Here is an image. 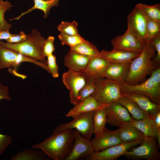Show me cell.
Instances as JSON below:
<instances>
[{
  "label": "cell",
  "mask_w": 160,
  "mask_h": 160,
  "mask_svg": "<svg viewBox=\"0 0 160 160\" xmlns=\"http://www.w3.org/2000/svg\"><path fill=\"white\" fill-rule=\"evenodd\" d=\"M74 139L72 129L59 132H53L44 141L33 145L32 147L41 149L53 160H64L72 149Z\"/></svg>",
  "instance_id": "6da1fadb"
},
{
  "label": "cell",
  "mask_w": 160,
  "mask_h": 160,
  "mask_svg": "<svg viewBox=\"0 0 160 160\" xmlns=\"http://www.w3.org/2000/svg\"><path fill=\"white\" fill-rule=\"evenodd\" d=\"M155 51L151 40L145 42L140 55L131 62L129 72L125 83L131 85L139 84L144 81L147 75L151 74L157 67L151 59Z\"/></svg>",
  "instance_id": "7a4b0ae2"
},
{
  "label": "cell",
  "mask_w": 160,
  "mask_h": 160,
  "mask_svg": "<svg viewBox=\"0 0 160 160\" xmlns=\"http://www.w3.org/2000/svg\"><path fill=\"white\" fill-rule=\"evenodd\" d=\"M46 39L36 29L32 30L24 41L18 43H10L0 41V46L15 51L47 64V60L42 54L43 47Z\"/></svg>",
  "instance_id": "3957f363"
},
{
  "label": "cell",
  "mask_w": 160,
  "mask_h": 160,
  "mask_svg": "<svg viewBox=\"0 0 160 160\" xmlns=\"http://www.w3.org/2000/svg\"><path fill=\"white\" fill-rule=\"evenodd\" d=\"M121 92H135L147 96L154 103L160 105V67L156 68L150 78L136 85L121 84Z\"/></svg>",
  "instance_id": "277c9868"
},
{
  "label": "cell",
  "mask_w": 160,
  "mask_h": 160,
  "mask_svg": "<svg viewBox=\"0 0 160 160\" xmlns=\"http://www.w3.org/2000/svg\"><path fill=\"white\" fill-rule=\"evenodd\" d=\"M95 89L92 95L100 103L108 106L122 97L121 84L105 78L95 79Z\"/></svg>",
  "instance_id": "5b68a950"
},
{
  "label": "cell",
  "mask_w": 160,
  "mask_h": 160,
  "mask_svg": "<svg viewBox=\"0 0 160 160\" xmlns=\"http://www.w3.org/2000/svg\"><path fill=\"white\" fill-rule=\"evenodd\" d=\"M140 146L132 147L123 155L128 159L159 160L160 145L156 140L152 137H145L142 139Z\"/></svg>",
  "instance_id": "8992f818"
},
{
  "label": "cell",
  "mask_w": 160,
  "mask_h": 160,
  "mask_svg": "<svg viewBox=\"0 0 160 160\" xmlns=\"http://www.w3.org/2000/svg\"><path fill=\"white\" fill-rule=\"evenodd\" d=\"M94 112L81 114L70 122L61 124L53 132H59L65 129L75 128L82 137L91 140L94 134L93 119Z\"/></svg>",
  "instance_id": "52a82bcc"
},
{
  "label": "cell",
  "mask_w": 160,
  "mask_h": 160,
  "mask_svg": "<svg viewBox=\"0 0 160 160\" xmlns=\"http://www.w3.org/2000/svg\"><path fill=\"white\" fill-rule=\"evenodd\" d=\"M24 62L32 63L49 72L47 64L44 62L0 46V68L15 66Z\"/></svg>",
  "instance_id": "ba28073f"
},
{
  "label": "cell",
  "mask_w": 160,
  "mask_h": 160,
  "mask_svg": "<svg viewBox=\"0 0 160 160\" xmlns=\"http://www.w3.org/2000/svg\"><path fill=\"white\" fill-rule=\"evenodd\" d=\"M142 139L122 143L99 151H94L86 157L88 160H115L130 148L139 145Z\"/></svg>",
  "instance_id": "9c48e42d"
},
{
  "label": "cell",
  "mask_w": 160,
  "mask_h": 160,
  "mask_svg": "<svg viewBox=\"0 0 160 160\" xmlns=\"http://www.w3.org/2000/svg\"><path fill=\"white\" fill-rule=\"evenodd\" d=\"M113 49L141 53L144 44L141 42L127 27L125 33L122 35L115 37L111 41Z\"/></svg>",
  "instance_id": "30bf717a"
},
{
  "label": "cell",
  "mask_w": 160,
  "mask_h": 160,
  "mask_svg": "<svg viewBox=\"0 0 160 160\" xmlns=\"http://www.w3.org/2000/svg\"><path fill=\"white\" fill-rule=\"evenodd\" d=\"M62 81L66 88L70 91V103L76 104L79 93L85 84L86 79L82 72L68 70L62 76Z\"/></svg>",
  "instance_id": "8fae6325"
},
{
  "label": "cell",
  "mask_w": 160,
  "mask_h": 160,
  "mask_svg": "<svg viewBox=\"0 0 160 160\" xmlns=\"http://www.w3.org/2000/svg\"><path fill=\"white\" fill-rule=\"evenodd\" d=\"M127 26L137 38L145 44L146 36L147 18L136 5L127 17Z\"/></svg>",
  "instance_id": "7c38bea8"
},
{
  "label": "cell",
  "mask_w": 160,
  "mask_h": 160,
  "mask_svg": "<svg viewBox=\"0 0 160 160\" xmlns=\"http://www.w3.org/2000/svg\"><path fill=\"white\" fill-rule=\"evenodd\" d=\"M74 135L72 149L64 160H79L86 157L94 151L89 140L82 137L76 130H73Z\"/></svg>",
  "instance_id": "4fadbf2b"
},
{
  "label": "cell",
  "mask_w": 160,
  "mask_h": 160,
  "mask_svg": "<svg viewBox=\"0 0 160 160\" xmlns=\"http://www.w3.org/2000/svg\"><path fill=\"white\" fill-rule=\"evenodd\" d=\"M94 151H99L122 143L119 128L113 131L105 127L102 133L90 140Z\"/></svg>",
  "instance_id": "5bb4252c"
},
{
  "label": "cell",
  "mask_w": 160,
  "mask_h": 160,
  "mask_svg": "<svg viewBox=\"0 0 160 160\" xmlns=\"http://www.w3.org/2000/svg\"><path fill=\"white\" fill-rule=\"evenodd\" d=\"M107 123L119 127L122 123L131 122L133 119L127 109L117 102L110 104L105 108Z\"/></svg>",
  "instance_id": "9a60e30c"
},
{
  "label": "cell",
  "mask_w": 160,
  "mask_h": 160,
  "mask_svg": "<svg viewBox=\"0 0 160 160\" xmlns=\"http://www.w3.org/2000/svg\"><path fill=\"white\" fill-rule=\"evenodd\" d=\"M110 63L100 55L90 58L86 68L83 73L86 79H95L105 78L106 70Z\"/></svg>",
  "instance_id": "2e32d148"
},
{
  "label": "cell",
  "mask_w": 160,
  "mask_h": 160,
  "mask_svg": "<svg viewBox=\"0 0 160 160\" xmlns=\"http://www.w3.org/2000/svg\"><path fill=\"white\" fill-rule=\"evenodd\" d=\"M122 95L135 102L152 119L160 111V105L153 102L146 96L135 92H121Z\"/></svg>",
  "instance_id": "e0dca14e"
},
{
  "label": "cell",
  "mask_w": 160,
  "mask_h": 160,
  "mask_svg": "<svg viewBox=\"0 0 160 160\" xmlns=\"http://www.w3.org/2000/svg\"><path fill=\"white\" fill-rule=\"evenodd\" d=\"M131 62L110 63L106 70L105 78L120 84L125 83L129 72Z\"/></svg>",
  "instance_id": "ac0fdd59"
},
{
  "label": "cell",
  "mask_w": 160,
  "mask_h": 160,
  "mask_svg": "<svg viewBox=\"0 0 160 160\" xmlns=\"http://www.w3.org/2000/svg\"><path fill=\"white\" fill-rule=\"evenodd\" d=\"M107 106L99 103L91 95L74 105V106L69 111L65 116L72 117L73 119L81 114L94 112L103 107Z\"/></svg>",
  "instance_id": "d6986e66"
},
{
  "label": "cell",
  "mask_w": 160,
  "mask_h": 160,
  "mask_svg": "<svg viewBox=\"0 0 160 160\" xmlns=\"http://www.w3.org/2000/svg\"><path fill=\"white\" fill-rule=\"evenodd\" d=\"M90 58L70 50L64 57V65L73 71L83 73L86 68Z\"/></svg>",
  "instance_id": "ffe728a7"
},
{
  "label": "cell",
  "mask_w": 160,
  "mask_h": 160,
  "mask_svg": "<svg viewBox=\"0 0 160 160\" xmlns=\"http://www.w3.org/2000/svg\"><path fill=\"white\" fill-rule=\"evenodd\" d=\"M128 123L141 131L145 137H152L160 145V129L156 125L153 119L148 118L140 120L133 119Z\"/></svg>",
  "instance_id": "44dd1931"
},
{
  "label": "cell",
  "mask_w": 160,
  "mask_h": 160,
  "mask_svg": "<svg viewBox=\"0 0 160 160\" xmlns=\"http://www.w3.org/2000/svg\"><path fill=\"white\" fill-rule=\"evenodd\" d=\"M140 53L125 51L113 49L110 51L103 50L100 55L110 63H126L131 62Z\"/></svg>",
  "instance_id": "7402d4cb"
},
{
  "label": "cell",
  "mask_w": 160,
  "mask_h": 160,
  "mask_svg": "<svg viewBox=\"0 0 160 160\" xmlns=\"http://www.w3.org/2000/svg\"><path fill=\"white\" fill-rule=\"evenodd\" d=\"M119 127V136L123 142L141 140L145 137L141 131L128 122L122 123Z\"/></svg>",
  "instance_id": "603a6c76"
},
{
  "label": "cell",
  "mask_w": 160,
  "mask_h": 160,
  "mask_svg": "<svg viewBox=\"0 0 160 160\" xmlns=\"http://www.w3.org/2000/svg\"><path fill=\"white\" fill-rule=\"evenodd\" d=\"M122 96L117 102L127 109L133 119L140 120L151 118L135 102L126 97Z\"/></svg>",
  "instance_id": "cb8c5ba5"
},
{
  "label": "cell",
  "mask_w": 160,
  "mask_h": 160,
  "mask_svg": "<svg viewBox=\"0 0 160 160\" xmlns=\"http://www.w3.org/2000/svg\"><path fill=\"white\" fill-rule=\"evenodd\" d=\"M34 5L25 12L22 13L18 17L10 20H18L24 15L31 12L33 10L39 9L42 11L44 13L43 17L46 18L49 13L51 8L59 5L60 0H33Z\"/></svg>",
  "instance_id": "d4e9b609"
},
{
  "label": "cell",
  "mask_w": 160,
  "mask_h": 160,
  "mask_svg": "<svg viewBox=\"0 0 160 160\" xmlns=\"http://www.w3.org/2000/svg\"><path fill=\"white\" fill-rule=\"evenodd\" d=\"M70 50L78 52L90 58L100 55V52L92 43L86 40L72 47Z\"/></svg>",
  "instance_id": "484cf974"
},
{
  "label": "cell",
  "mask_w": 160,
  "mask_h": 160,
  "mask_svg": "<svg viewBox=\"0 0 160 160\" xmlns=\"http://www.w3.org/2000/svg\"><path fill=\"white\" fill-rule=\"evenodd\" d=\"M106 107H103L94 112L93 116V133L95 136L100 134L107 123L105 112Z\"/></svg>",
  "instance_id": "4316f807"
},
{
  "label": "cell",
  "mask_w": 160,
  "mask_h": 160,
  "mask_svg": "<svg viewBox=\"0 0 160 160\" xmlns=\"http://www.w3.org/2000/svg\"><path fill=\"white\" fill-rule=\"evenodd\" d=\"M11 160H47L49 158L45 157L39 151L28 149L19 152L12 156Z\"/></svg>",
  "instance_id": "83f0119b"
},
{
  "label": "cell",
  "mask_w": 160,
  "mask_h": 160,
  "mask_svg": "<svg viewBox=\"0 0 160 160\" xmlns=\"http://www.w3.org/2000/svg\"><path fill=\"white\" fill-rule=\"evenodd\" d=\"M140 9L146 18L160 22V4L149 5L140 3L137 4Z\"/></svg>",
  "instance_id": "f1b7e54d"
},
{
  "label": "cell",
  "mask_w": 160,
  "mask_h": 160,
  "mask_svg": "<svg viewBox=\"0 0 160 160\" xmlns=\"http://www.w3.org/2000/svg\"><path fill=\"white\" fill-rule=\"evenodd\" d=\"M95 79L91 78H87L85 84L79 93L77 103L82 101L92 95L95 92Z\"/></svg>",
  "instance_id": "f546056e"
},
{
  "label": "cell",
  "mask_w": 160,
  "mask_h": 160,
  "mask_svg": "<svg viewBox=\"0 0 160 160\" xmlns=\"http://www.w3.org/2000/svg\"><path fill=\"white\" fill-rule=\"evenodd\" d=\"M12 5L7 1L0 0V31L3 30L9 31L12 26L5 19L4 14L5 12L10 9Z\"/></svg>",
  "instance_id": "4dcf8cb0"
},
{
  "label": "cell",
  "mask_w": 160,
  "mask_h": 160,
  "mask_svg": "<svg viewBox=\"0 0 160 160\" xmlns=\"http://www.w3.org/2000/svg\"><path fill=\"white\" fill-rule=\"evenodd\" d=\"M58 37L61 41L62 45L66 44L68 45L70 48L81 43L86 40L80 35L71 36L63 33H60Z\"/></svg>",
  "instance_id": "1f68e13d"
},
{
  "label": "cell",
  "mask_w": 160,
  "mask_h": 160,
  "mask_svg": "<svg viewBox=\"0 0 160 160\" xmlns=\"http://www.w3.org/2000/svg\"><path fill=\"white\" fill-rule=\"evenodd\" d=\"M78 23L74 20L72 22L62 21L57 26V29L60 33L71 36L79 35L77 27Z\"/></svg>",
  "instance_id": "d6a6232c"
},
{
  "label": "cell",
  "mask_w": 160,
  "mask_h": 160,
  "mask_svg": "<svg viewBox=\"0 0 160 160\" xmlns=\"http://www.w3.org/2000/svg\"><path fill=\"white\" fill-rule=\"evenodd\" d=\"M146 18V36L145 42L151 40L155 36L160 33V22L156 21Z\"/></svg>",
  "instance_id": "836d02e7"
},
{
  "label": "cell",
  "mask_w": 160,
  "mask_h": 160,
  "mask_svg": "<svg viewBox=\"0 0 160 160\" xmlns=\"http://www.w3.org/2000/svg\"><path fill=\"white\" fill-rule=\"evenodd\" d=\"M47 65L49 73H51L53 77L57 78L59 76L58 66L56 62V57L52 54L47 56Z\"/></svg>",
  "instance_id": "e575fe53"
},
{
  "label": "cell",
  "mask_w": 160,
  "mask_h": 160,
  "mask_svg": "<svg viewBox=\"0 0 160 160\" xmlns=\"http://www.w3.org/2000/svg\"><path fill=\"white\" fill-rule=\"evenodd\" d=\"M157 54L152 60L153 64L156 67L159 66L160 63V33L155 36L151 40Z\"/></svg>",
  "instance_id": "d590c367"
},
{
  "label": "cell",
  "mask_w": 160,
  "mask_h": 160,
  "mask_svg": "<svg viewBox=\"0 0 160 160\" xmlns=\"http://www.w3.org/2000/svg\"><path fill=\"white\" fill-rule=\"evenodd\" d=\"M55 38L52 36H49L46 40L44 44L42 54L44 57H47L49 55L52 54L54 51L55 48L54 45Z\"/></svg>",
  "instance_id": "8d00e7d4"
},
{
  "label": "cell",
  "mask_w": 160,
  "mask_h": 160,
  "mask_svg": "<svg viewBox=\"0 0 160 160\" xmlns=\"http://www.w3.org/2000/svg\"><path fill=\"white\" fill-rule=\"evenodd\" d=\"M12 141V138L10 136L0 134V156Z\"/></svg>",
  "instance_id": "74e56055"
},
{
  "label": "cell",
  "mask_w": 160,
  "mask_h": 160,
  "mask_svg": "<svg viewBox=\"0 0 160 160\" xmlns=\"http://www.w3.org/2000/svg\"><path fill=\"white\" fill-rule=\"evenodd\" d=\"M27 35L22 31L18 34H13L6 40L10 43H16L21 42L26 39Z\"/></svg>",
  "instance_id": "f35d334b"
},
{
  "label": "cell",
  "mask_w": 160,
  "mask_h": 160,
  "mask_svg": "<svg viewBox=\"0 0 160 160\" xmlns=\"http://www.w3.org/2000/svg\"><path fill=\"white\" fill-rule=\"evenodd\" d=\"M8 90V87L3 86L0 83V100L2 99L8 100H11Z\"/></svg>",
  "instance_id": "ab89813d"
},
{
  "label": "cell",
  "mask_w": 160,
  "mask_h": 160,
  "mask_svg": "<svg viewBox=\"0 0 160 160\" xmlns=\"http://www.w3.org/2000/svg\"><path fill=\"white\" fill-rule=\"evenodd\" d=\"M12 34L10 33L9 31L3 30L0 31V41L1 40H6L10 36L12 35Z\"/></svg>",
  "instance_id": "60d3db41"
},
{
  "label": "cell",
  "mask_w": 160,
  "mask_h": 160,
  "mask_svg": "<svg viewBox=\"0 0 160 160\" xmlns=\"http://www.w3.org/2000/svg\"><path fill=\"white\" fill-rule=\"evenodd\" d=\"M153 119L157 127L160 129V111L157 113Z\"/></svg>",
  "instance_id": "b9f144b4"
}]
</instances>
